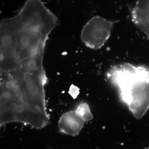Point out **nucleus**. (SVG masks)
<instances>
[{
    "label": "nucleus",
    "instance_id": "423d86ee",
    "mask_svg": "<svg viewBox=\"0 0 149 149\" xmlns=\"http://www.w3.org/2000/svg\"><path fill=\"white\" fill-rule=\"evenodd\" d=\"M76 111L83 117L85 122H88L93 118V116L90 107L86 103H82L79 104Z\"/></svg>",
    "mask_w": 149,
    "mask_h": 149
},
{
    "label": "nucleus",
    "instance_id": "20e7f679",
    "mask_svg": "<svg viewBox=\"0 0 149 149\" xmlns=\"http://www.w3.org/2000/svg\"><path fill=\"white\" fill-rule=\"evenodd\" d=\"M85 122L84 118L76 110L70 111L61 116L58 121V128L61 133L76 136L82 130Z\"/></svg>",
    "mask_w": 149,
    "mask_h": 149
},
{
    "label": "nucleus",
    "instance_id": "f03ea898",
    "mask_svg": "<svg viewBox=\"0 0 149 149\" xmlns=\"http://www.w3.org/2000/svg\"><path fill=\"white\" fill-rule=\"evenodd\" d=\"M108 78L119 88L121 98L137 119L149 109V69L128 63L112 67Z\"/></svg>",
    "mask_w": 149,
    "mask_h": 149
},
{
    "label": "nucleus",
    "instance_id": "39448f33",
    "mask_svg": "<svg viewBox=\"0 0 149 149\" xmlns=\"http://www.w3.org/2000/svg\"><path fill=\"white\" fill-rule=\"evenodd\" d=\"M131 16L133 23L149 40V0H138Z\"/></svg>",
    "mask_w": 149,
    "mask_h": 149
},
{
    "label": "nucleus",
    "instance_id": "7ed1b4c3",
    "mask_svg": "<svg viewBox=\"0 0 149 149\" xmlns=\"http://www.w3.org/2000/svg\"><path fill=\"white\" fill-rule=\"evenodd\" d=\"M113 26L112 22L101 17H94L83 27L81 40L88 47L99 49L109 39Z\"/></svg>",
    "mask_w": 149,
    "mask_h": 149
},
{
    "label": "nucleus",
    "instance_id": "f257e3e1",
    "mask_svg": "<svg viewBox=\"0 0 149 149\" xmlns=\"http://www.w3.org/2000/svg\"><path fill=\"white\" fill-rule=\"evenodd\" d=\"M44 69L23 71L17 68L1 73V126L19 122L37 129L49 124Z\"/></svg>",
    "mask_w": 149,
    "mask_h": 149
}]
</instances>
